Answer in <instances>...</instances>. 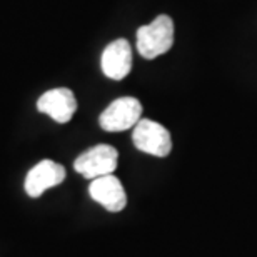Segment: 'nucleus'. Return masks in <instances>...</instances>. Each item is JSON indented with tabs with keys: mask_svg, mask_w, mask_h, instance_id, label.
<instances>
[{
	"mask_svg": "<svg viewBox=\"0 0 257 257\" xmlns=\"http://www.w3.org/2000/svg\"><path fill=\"white\" fill-rule=\"evenodd\" d=\"M174 45V22L169 15H159L137 30V50L144 59H156Z\"/></svg>",
	"mask_w": 257,
	"mask_h": 257,
	"instance_id": "obj_1",
	"label": "nucleus"
},
{
	"mask_svg": "<svg viewBox=\"0 0 257 257\" xmlns=\"http://www.w3.org/2000/svg\"><path fill=\"white\" fill-rule=\"evenodd\" d=\"M141 115L142 104L136 97H120L102 112L99 124L107 132H122L136 127Z\"/></svg>",
	"mask_w": 257,
	"mask_h": 257,
	"instance_id": "obj_4",
	"label": "nucleus"
},
{
	"mask_svg": "<svg viewBox=\"0 0 257 257\" xmlns=\"http://www.w3.org/2000/svg\"><path fill=\"white\" fill-rule=\"evenodd\" d=\"M100 67L105 77L112 80H122L132 69V49L125 39H117L102 52Z\"/></svg>",
	"mask_w": 257,
	"mask_h": 257,
	"instance_id": "obj_8",
	"label": "nucleus"
},
{
	"mask_svg": "<svg viewBox=\"0 0 257 257\" xmlns=\"http://www.w3.org/2000/svg\"><path fill=\"white\" fill-rule=\"evenodd\" d=\"M37 109L42 114H47L59 124H67L77 110V100L74 92L65 87L47 90L37 100Z\"/></svg>",
	"mask_w": 257,
	"mask_h": 257,
	"instance_id": "obj_5",
	"label": "nucleus"
},
{
	"mask_svg": "<svg viewBox=\"0 0 257 257\" xmlns=\"http://www.w3.org/2000/svg\"><path fill=\"white\" fill-rule=\"evenodd\" d=\"M117 161H119V154L114 147L107 144H99L80 154L75 159L74 169L82 177L94 181L97 177L109 176L114 172L117 169Z\"/></svg>",
	"mask_w": 257,
	"mask_h": 257,
	"instance_id": "obj_3",
	"label": "nucleus"
},
{
	"mask_svg": "<svg viewBox=\"0 0 257 257\" xmlns=\"http://www.w3.org/2000/svg\"><path fill=\"white\" fill-rule=\"evenodd\" d=\"M132 141L141 152L156 157H167L172 151V137L166 127L156 120L141 119L134 127Z\"/></svg>",
	"mask_w": 257,
	"mask_h": 257,
	"instance_id": "obj_2",
	"label": "nucleus"
},
{
	"mask_svg": "<svg viewBox=\"0 0 257 257\" xmlns=\"http://www.w3.org/2000/svg\"><path fill=\"white\" fill-rule=\"evenodd\" d=\"M90 197L99 202L109 212H120L127 205V194L124 186L115 176H102L90 182L89 186Z\"/></svg>",
	"mask_w": 257,
	"mask_h": 257,
	"instance_id": "obj_7",
	"label": "nucleus"
},
{
	"mask_svg": "<svg viewBox=\"0 0 257 257\" xmlns=\"http://www.w3.org/2000/svg\"><path fill=\"white\" fill-rule=\"evenodd\" d=\"M65 179V169L54 161H40L34 166L25 177V192L30 197H40L47 189L62 184Z\"/></svg>",
	"mask_w": 257,
	"mask_h": 257,
	"instance_id": "obj_6",
	"label": "nucleus"
}]
</instances>
